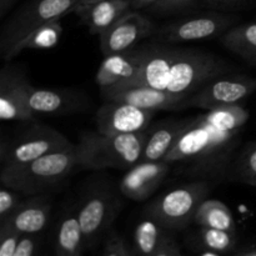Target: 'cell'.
<instances>
[{"instance_id": "6da1fadb", "label": "cell", "mask_w": 256, "mask_h": 256, "mask_svg": "<svg viewBox=\"0 0 256 256\" xmlns=\"http://www.w3.org/2000/svg\"><path fill=\"white\" fill-rule=\"evenodd\" d=\"M230 72L232 66L212 52L150 45L144 48V56L136 75L130 82L115 86L145 85L192 96L212 79Z\"/></svg>"}, {"instance_id": "7a4b0ae2", "label": "cell", "mask_w": 256, "mask_h": 256, "mask_svg": "<svg viewBox=\"0 0 256 256\" xmlns=\"http://www.w3.org/2000/svg\"><path fill=\"white\" fill-rule=\"evenodd\" d=\"M240 132L219 129L199 115L188 120L165 162L169 164L190 162L196 170L219 169L234 149Z\"/></svg>"}, {"instance_id": "3957f363", "label": "cell", "mask_w": 256, "mask_h": 256, "mask_svg": "<svg viewBox=\"0 0 256 256\" xmlns=\"http://www.w3.org/2000/svg\"><path fill=\"white\" fill-rule=\"evenodd\" d=\"M79 169L76 145L22 165L2 168L0 182L25 196L45 194Z\"/></svg>"}, {"instance_id": "277c9868", "label": "cell", "mask_w": 256, "mask_h": 256, "mask_svg": "<svg viewBox=\"0 0 256 256\" xmlns=\"http://www.w3.org/2000/svg\"><path fill=\"white\" fill-rule=\"evenodd\" d=\"M148 132L149 129L125 135L84 132L76 144L79 169H130L142 162Z\"/></svg>"}, {"instance_id": "5b68a950", "label": "cell", "mask_w": 256, "mask_h": 256, "mask_svg": "<svg viewBox=\"0 0 256 256\" xmlns=\"http://www.w3.org/2000/svg\"><path fill=\"white\" fill-rule=\"evenodd\" d=\"M82 0H30L6 22L0 32V55L2 60L25 38L39 28L62 20L74 12Z\"/></svg>"}, {"instance_id": "8992f818", "label": "cell", "mask_w": 256, "mask_h": 256, "mask_svg": "<svg viewBox=\"0 0 256 256\" xmlns=\"http://www.w3.org/2000/svg\"><path fill=\"white\" fill-rule=\"evenodd\" d=\"M210 192L206 182H194L169 190L148 206L146 214L168 230H182L194 222L198 208Z\"/></svg>"}, {"instance_id": "52a82bcc", "label": "cell", "mask_w": 256, "mask_h": 256, "mask_svg": "<svg viewBox=\"0 0 256 256\" xmlns=\"http://www.w3.org/2000/svg\"><path fill=\"white\" fill-rule=\"evenodd\" d=\"M75 145L56 129L35 125L18 136L2 142L0 148L2 168L22 165L48 154L72 149Z\"/></svg>"}, {"instance_id": "ba28073f", "label": "cell", "mask_w": 256, "mask_h": 256, "mask_svg": "<svg viewBox=\"0 0 256 256\" xmlns=\"http://www.w3.org/2000/svg\"><path fill=\"white\" fill-rule=\"evenodd\" d=\"M120 205L119 198L109 188H94L84 195L76 209L85 248L94 246L99 242L119 214Z\"/></svg>"}, {"instance_id": "9c48e42d", "label": "cell", "mask_w": 256, "mask_h": 256, "mask_svg": "<svg viewBox=\"0 0 256 256\" xmlns=\"http://www.w3.org/2000/svg\"><path fill=\"white\" fill-rule=\"evenodd\" d=\"M226 75V74H225ZM218 76L190 96L188 108L215 109L226 105L240 104L256 92V78Z\"/></svg>"}, {"instance_id": "30bf717a", "label": "cell", "mask_w": 256, "mask_h": 256, "mask_svg": "<svg viewBox=\"0 0 256 256\" xmlns=\"http://www.w3.org/2000/svg\"><path fill=\"white\" fill-rule=\"evenodd\" d=\"M155 112L122 102H109L98 109L95 115L96 132L104 135L138 134L146 132Z\"/></svg>"}, {"instance_id": "8fae6325", "label": "cell", "mask_w": 256, "mask_h": 256, "mask_svg": "<svg viewBox=\"0 0 256 256\" xmlns=\"http://www.w3.org/2000/svg\"><path fill=\"white\" fill-rule=\"evenodd\" d=\"M235 22L232 15L206 12L176 20L162 30V38L168 42H189L224 35Z\"/></svg>"}, {"instance_id": "7c38bea8", "label": "cell", "mask_w": 256, "mask_h": 256, "mask_svg": "<svg viewBox=\"0 0 256 256\" xmlns=\"http://www.w3.org/2000/svg\"><path fill=\"white\" fill-rule=\"evenodd\" d=\"M30 82L19 69L5 65L0 72V119L32 122L35 115L28 102Z\"/></svg>"}, {"instance_id": "4fadbf2b", "label": "cell", "mask_w": 256, "mask_h": 256, "mask_svg": "<svg viewBox=\"0 0 256 256\" xmlns=\"http://www.w3.org/2000/svg\"><path fill=\"white\" fill-rule=\"evenodd\" d=\"M105 100L122 102L145 110H172L188 108L190 96L158 90L145 85H124L102 90Z\"/></svg>"}, {"instance_id": "5bb4252c", "label": "cell", "mask_w": 256, "mask_h": 256, "mask_svg": "<svg viewBox=\"0 0 256 256\" xmlns=\"http://www.w3.org/2000/svg\"><path fill=\"white\" fill-rule=\"evenodd\" d=\"M150 19L138 12H129L99 36L104 56L134 49L135 45L154 32Z\"/></svg>"}, {"instance_id": "9a60e30c", "label": "cell", "mask_w": 256, "mask_h": 256, "mask_svg": "<svg viewBox=\"0 0 256 256\" xmlns=\"http://www.w3.org/2000/svg\"><path fill=\"white\" fill-rule=\"evenodd\" d=\"M170 165L165 160L139 162L128 169L120 182V192L134 202H144L162 185L170 172Z\"/></svg>"}, {"instance_id": "2e32d148", "label": "cell", "mask_w": 256, "mask_h": 256, "mask_svg": "<svg viewBox=\"0 0 256 256\" xmlns=\"http://www.w3.org/2000/svg\"><path fill=\"white\" fill-rule=\"evenodd\" d=\"M28 102L34 115H64L80 112L86 105L82 94L70 90L46 89L30 85Z\"/></svg>"}, {"instance_id": "e0dca14e", "label": "cell", "mask_w": 256, "mask_h": 256, "mask_svg": "<svg viewBox=\"0 0 256 256\" xmlns=\"http://www.w3.org/2000/svg\"><path fill=\"white\" fill-rule=\"evenodd\" d=\"M52 214V202L46 194L24 198L19 206L5 222L20 235H38L46 228Z\"/></svg>"}, {"instance_id": "ac0fdd59", "label": "cell", "mask_w": 256, "mask_h": 256, "mask_svg": "<svg viewBox=\"0 0 256 256\" xmlns=\"http://www.w3.org/2000/svg\"><path fill=\"white\" fill-rule=\"evenodd\" d=\"M144 56V48L106 55L95 75V82L102 90L125 84L136 75Z\"/></svg>"}, {"instance_id": "d6986e66", "label": "cell", "mask_w": 256, "mask_h": 256, "mask_svg": "<svg viewBox=\"0 0 256 256\" xmlns=\"http://www.w3.org/2000/svg\"><path fill=\"white\" fill-rule=\"evenodd\" d=\"M132 9V0H100L92 4L78 5L74 12L90 34L100 36Z\"/></svg>"}, {"instance_id": "ffe728a7", "label": "cell", "mask_w": 256, "mask_h": 256, "mask_svg": "<svg viewBox=\"0 0 256 256\" xmlns=\"http://www.w3.org/2000/svg\"><path fill=\"white\" fill-rule=\"evenodd\" d=\"M186 122L188 120H169L160 122L155 128H149L142 162L165 160L170 150L176 144Z\"/></svg>"}, {"instance_id": "44dd1931", "label": "cell", "mask_w": 256, "mask_h": 256, "mask_svg": "<svg viewBox=\"0 0 256 256\" xmlns=\"http://www.w3.org/2000/svg\"><path fill=\"white\" fill-rule=\"evenodd\" d=\"M85 239L80 226L78 209L72 206L59 222L55 240V256H82Z\"/></svg>"}, {"instance_id": "7402d4cb", "label": "cell", "mask_w": 256, "mask_h": 256, "mask_svg": "<svg viewBox=\"0 0 256 256\" xmlns=\"http://www.w3.org/2000/svg\"><path fill=\"white\" fill-rule=\"evenodd\" d=\"M169 238V230L146 214L135 226L132 252L135 256H152Z\"/></svg>"}, {"instance_id": "603a6c76", "label": "cell", "mask_w": 256, "mask_h": 256, "mask_svg": "<svg viewBox=\"0 0 256 256\" xmlns=\"http://www.w3.org/2000/svg\"><path fill=\"white\" fill-rule=\"evenodd\" d=\"M195 224L200 228H212V229L236 232L234 215L225 202L216 199H205L198 208L194 218Z\"/></svg>"}, {"instance_id": "cb8c5ba5", "label": "cell", "mask_w": 256, "mask_h": 256, "mask_svg": "<svg viewBox=\"0 0 256 256\" xmlns=\"http://www.w3.org/2000/svg\"><path fill=\"white\" fill-rule=\"evenodd\" d=\"M222 42L234 54L256 64V22L230 28L222 35Z\"/></svg>"}, {"instance_id": "d4e9b609", "label": "cell", "mask_w": 256, "mask_h": 256, "mask_svg": "<svg viewBox=\"0 0 256 256\" xmlns=\"http://www.w3.org/2000/svg\"><path fill=\"white\" fill-rule=\"evenodd\" d=\"M62 34V25L60 20L49 22L44 26L39 28L34 32L25 38L22 42L16 45L12 52H9L5 62H9L10 59L15 58L22 52L24 50H34V49H52L58 42H60V38Z\"/></svg>"}, {"instance_id": "484cf974", "label": "cell", "mask_w": 256, "mask_h": 256, "mask_svg": "<svg viewBox=\"0 0 256 256\" xmlns=\"http://www.w3.org/2000/svg\"><path fill=\"white\" fill-rule=\"evenodd\" d=\"M199 236L200 242L205 249L219 254L230 252L236 245V234L226 230L202 228Z\"/></svg>"}, {"instance_id": "4316f807", "label": "cell", "mask_w": 256, "mask_h": 256, "mask_svg": "<svg viewBox=\"0 0 256 256\" xmlns=\"http://www.w3.org/2000/svg\"><path fill=\"white\" fill-rule=\"evenodd\" d=\"M235 172L246 184L256 180V142L248 145L238 158Z\"/></svg>"}, {"instance_id": "83f0119b", "label": "cell", "mask_w": 256, "mask_h": 256, "mask_svg": "<svg viewBox=\"0 0 256 256\" xmlns=\"http://www.w3.org/2000/svg\"><path fill=\"white\" fill-rule=\"evenodd\" d=\"M25 195L14 189L2 185L0 190V222H5L16 210Z\"/></svg>"}, {"instance_id": "f1b7e54d", "label": "cell", "mask_w": 256, "mask_h": 256, "mask_svg": "<svg viewBox=\"0 0 256 256\" xmlns=\"http://www.w3.org/2000/svg\"><path fill=\"white\" fill-rule=\"evenodd\" d=\"M22 235L6 224H0V256H14Z\"/></svg>"}, {"instance_id": "f546056e", "label": "cell", "mask_w": 256, "mask_h": 256, "mask_svg": "<svg viewBox=\"0 0 256 256\" xmlns=\"http://www.w3.org/2000/svg\"><path fill=\"white\" fill-rule=\"evenodd\" d=\"M202 2V0H159L154 5L150 6V9L155 12H176L180 10H184L186 8L192 6L195 2Z\"/></svg>"}, {"instance_id": "4dcf8cb0", "label": "cell", "mask_w": 256, "mask_h": 256, "mask_svg": "<svg viewBox=\"0 0 256 256\" xmlns=\"http://www.w3.org/2000/svg\"><path fill=\"white\" fill-rule=\"evenodd\" d=\"M39 244L38 235H22L14 256H39Z\"/></svg>"}, {"instance_id": "1f68e13d", "label": "cell", "mask_w": 256, "mask_h": 256, "mask_svg": "<svg viewBox=\"0 0 256 256\" xmlns=\"http://www.w3.org/2000/svg\"><path fill=\"white\" fill-rule=\"evenodd\" d=\"M129 246L125 244L124 240L116 234L109 235L106 239L102 256H128Z\"/></svg>"}, {"instance_id": "d6a6232c", "label": "cell", "mask_w": 256, "mask_h": 256, "mask_svg": "<svg viewBox=\"0 0 256 256\" xmlns=\"http://www.w3.org/2000/svg\"><path fill=\"white\" fill-rule=\"evenodd\" d=\"M152 256H182L179 246L172 236L162 244V246Z\"/></svg>"}, {"instance_id": "836d02e7", "label": "cell", "mask_w": 256, "mask_h": 256, "mask_svg": "<svg viewBox=\"0 0 256 256\" xmlns=\"http://www.w3.org/2000/svg\"><path fill=\"white\" fill-rule=\"evenodd\" d=\"M202 2L210 8H219L224 6V5L235 4V2H239L240 0H202Z\"/></svg>"}, {"instance_id": "e575fe53", "label": "cell", "mask_w": 256, "mask_h": 256, "mask_svg": "<svg viewBox=\"0 0 256 256\" xmlns=\"http://www.w3.org/2000/svg\"><path fill=\"white\" fill-rule=\"evenodd\" d=\"M159 0H132V9H142V8H150L158 2Z\"/></svg>"}, {"instance_id": "d590c367", "label": "cell", "mask_w": 256, "mask_h": 256, "mask_svg": "<svg viewBox=\"0 0 256 256\" xmlns=\"http://www.w3.org/2000/svg\"><path fill=\"white\" fill-rule=\"evenodd\" d=\"M16 0H0V16H4Z\"/></svg>"}, {"instance_id": "8d00e7d4", "label": "cell", "mask_w": 256, "mask_h": 256, "mask_svg": "<svg viewBox=\"0 0 256 256\" xmlns=\"http://www.w3.org/2000/svg\"><path fill=\"white\" fill-rule=\"evenodd\" d=\"M234 256H256V250H248V252H238Z\"/></svg>"}, {"instance_id": "74e56055", "label": "cell", "mask_w": 256, "mask_h": 256, "mask_svg": "<svg viewBox=\"0 0 256 256\" xmlns=\"http://www.w3.org/2000/svg\"><path fill=\"white\" fill-rule=\"evenodd\" d=\"M200 256H220L219 252H209V250H206L205 252H202Z\"/></svg>"}, {"instance_id": "f35d334b", "label": "cell", "mask_w": 256, "mask_h": 256, "mask_svg": "<svg viewBox=\"0 0 256 256\" xmlns=\"http://www.w3.org/2000/svg\"><path fill=\"white\" fill-rule=\"evenodd\" d=\"M100 2V0H82V2H79V5H86V4H92V2Z\"/></svg>"}, {"instance_id": "ab89813d", "label": "cell", "mask_w": 256, "mask_h": 256, "mask_svg": "<svg viewBox=\"0 0 256 256\" xmlns=\"http://www.w3.org/2000/svg\"><path fill=\"white\" fill-rule=\"evenodd\" d=\"M128 256H135L134 252H132V250H130V249H129V252H128Z\"/></svg>"}, {"instance_id": "60d3db41", "label": "cell", "mask_w": 256, "mask_h": 256, "mask_svg": "<svg viewBox=\"0 0 256 256\" xmlns=\"http://www.w3.org/2000/svg\"><path fill=\"white\" fill-rule=\"evenodd\" d=\"M249 185H252V186L256 188V180H254V182H249Z\"/></svg>"}]
</instances>
